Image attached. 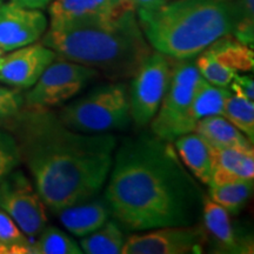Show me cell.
I'll use <instances>...</instances> for the list:
<instances>
[{
	"mask_svg": "<svg viewBox=\"0 0 254 254\" xmlns=\"http://www.w3.org/2000/svg\"><path fill=\"white\" fill-rule=\"evenodd\" d=\"M104 200L125 228L148 231L193 225L205 195L170 141L154 134L118 148Z\"/></svg>",
	"mask_w": 254,
	"mask_h": 254,
	"instance_id": "cell-1",
	"label": "cell"
},
{
	"mask_svg": "<svg viewBox=\"0 0 254 254\" xmlns=\"http://www.w3.org/2000/svg\"><path fill=\"white\" fill-rule=\"evenodd\" d=\"M38 194L53 213L94 198L106 183L117 140L71 129L50 109L24 107L8 129Z\"/></svg>",
	"mask_w": 254,
	"mask_h": 254,
	"instance_id": "cell-2",
	"label": "cell"
},
{
	"mask_svg": "<svg viewBox=\"0 0 254 254\" xmlns=\"http://www.w3.org/2000/svg\"><path fill=\"white\" fill-rule=\"evenodd\" d=\"M43 45L59 57L112 79L133 77L151 53L135 9H126L95 23L50 28L43 38Z\"/></svg>",
	"mask_w": 254,
	"mask_h": 254,
	"instance_id": "cell-3",
	"label": "cell"
},
{
	"mask_svg": "<svg viewBox=\"0 0 254 254\" xmlns=\"http://www.w3.org/2000/svg\"><path fill=\"white\" fill-rule=\"evenodd\" d=\"M150 45L172 59H192L220 38L233 34L231 0H173L153 11H136Z\"/></svg>",
	"mask_w": 254,
	"mask_h": 254,
	"instance_id": "cell-4",
	"label": "cell"
},
{
	"mask_svg": "<svg viewBox=\"0 0 254 254\" xmlns=\"http://www.w3.org/2000/svg\"><path fill=\"white\" fill-rule=\"evenodd\" d=\"M58 117L78 132L105 133L125 128L132 120L128 88L124 82L103 85L64 107Z\"/></svg>",
	"mask_w": 254,
	"mask_h": 254,
	"instance_id": "cell-5",
	"label": "cell"
},
{
	"mask_svg": "<svg viewBox=\"0 0 254 254\" xmlns=\"http://www.w3.org/2000/svg\"><path fill=\"white\" fill-rule=\"evenodd\" d=\"M201 78L192 59H174L172 75L158 112L151 120L155 136L172 142L178 136L194 131L192 103Z\"/></svg>",
	"mask_w": 254,
	"mask_h": 254,
	"instance_id": "cell-6",
	"label": "cell"
},
{
	"mask_svg": "<svg viewBox=\"0 0 254 254\" xmlns=\"http://www.w3.org/2000/svg\"><path fill=\"white\" fill-rule=\"evenodd\" d=\"M97 75V69L57 55L25 94V107L50 109L58 106L77 95Z\"/></svg>",
	"mask_w": 254,
	"mask_h": 254,
	"instance_id": "cell-7",
	"label": "cell"
},
{
	"mask_svg": "<svg viewBox=\"0 0 254 254\" xmlns=\"http://www.w3.org/2000/svg\"><path fill=\"white\" fill-rule=\"evenodd\" d=\"M173 60L160 52H151L132 79L128 91L131 117L138 126L151 123L158 112L172 75Z\"/></svg>",
	"mask_w": 254,
	"mask_h": 254,
	"instance_id": "cell-8",
	"label": "cell"
},
{
	"mask_svg": "<svg viewBox=\"0 0 254 254\" xmlns=\"http://www.w3.org/2000/svg\"><path fill=\"white\" fill-rule=\"evenodd\" d=\"M0 208L32 241L47 224L45 204L21 171L13 170L0 182Z\"/></svg>",
	"mask_w": 254,
	"mask_h": 254,
	"instance_id": "cell-9",
	"label": "cell"
},
{
	"mask_svg": "<svg viewBox=\"0 0 254 254\" xmlns=\"http://www.w3.org/2000/svg\"><path fill=\"white\" fill-rule=\"evenodd\" d=\"M133 234L124 243L123 254L200 253L205 232L198 226H168Z\"/></svg>",
	"mask_w": 254,
	"mask_h": 254,
	"instance_id": "cell-10",
	"label": "cell"
},
{
	"mask_svg": "<svg viewBox=\"0 0 254 254\" xmlns=\"http://www.w3.org/2000/svg\"><path fill=\"white\" fill-rule=\"evenodd\" d=\"M57 53L43 44L13 50L0 57V82L17 90H27L56 59Z\"/></svg>",
	"mask_w": 254,
	"mask_h": 254,
	"instance_id": "cell-11",
	"label": "cell"
},
{
	"mask_svg": "<svg viewBox=\"0 0 254 254\" xmlns=\"http://www.w3.org/2000/svg\"><path fill=\"white\" fill-rule=\"evenodd\" d=\"M47 27L45 14L13 2L0 6V49L13 51L31 45L44 36Z\"/></svg>",
	"mask_w": 254,
	"mask_h": 254,
	"instance_id": "cell-12",
	"label": "cell"
},
{
	"mask_svg": "<svg viewBox=\"0 0 254 254\" xmlns=\"http://www.w3.org/2000/svg\"><path fill=\"white\" fill-rule=\"evenodd\" d=\"M118 13L112 0H53L49 7L50 28L95 23Z\"/></svg>",
	"mask_w": 254,
	"mask_h": 254,
	"instance_id": "cell-13",
	"label": "cell"
},
{
	"mask_svg": "<svg viewBox=\"0 0 254 254\" xmlns=\"http://www.w3.org/2000/svg\"><path fill=\"white\" fill-rule=\"evenodd\" d=\"M63 226L75 237H85L109 220L110 209L104 199H88L56 213Z\"/></svg>",
	"mask_w": 254,
	"mask_h": 254,
	"instance_id": "cell-14",
	"label": "cell"
},
{
	"mask_svg": "<svg viewBox=\"0 0 254 254\" xmlns=\"http://www.w3.org/2000/svg\"><path fill=\"white\" fill-rule=\"evenodd\" d=\"M213 173L209 186L254 178V151L212 146Z\"/></svg>",
	"mask_w": 254,
	"mask_h": 254,
	"instance_id": "cell-15",
	"label": "cell"
},
{
	"mask_svg": "<svg viewBox=\"0 0 254 254\" xmlns=\"http://www.w3.org/2000/svg\"><path fill=\"white\" fill-rule=\"evenodd\" d=\"M174 145L179 153V158L190 173L194 174L200 183L209 186L213 173L212 146L195 132L178 136L174 140Z\"/></svg>",
	"mask_w": 254,
	"mask_h": 254,
	"instance_id": "cell-16",
	"label": "cell"
},
{
	"mask_svg": "<svg viewBox=\"0 0 254 254\" xmlns=\"http://www.w3.org/2000/svg\"><path fill=\"white\" fill-rule=\"evenodd\" d=\"M213 147L238 148L254 151L253 142L222 116H211L200 119L194 131Z\"/></svg>",
	"mask_w": 254,
	"mask_h": 254,
	"instance_id": "cell-17",
	"label": "cell"
},
{
	"mask_svg": "<svg viewBox=\"0 0 254 254\" xmlns=\"http://www.w3.org/2000/svg\"><path fill=\"white\" fill-rule=\"evenodd\" d=\"M201 212L204 215L206 230L212 234L222 250H227L228 252L243 253L245 252L244 250L250 249L246 240H241L237 237V232L232 226L227 209L215 204L205 195Z\"/></svg>",
	"mask_w": 254,
	"mask_h": 254,
	"instance_id": "cell-18",
	"label": "cell"
},
{
	"mask_svg": "<svg viewBox=\"0 0 254 254\" xmlns=\"http://www.w3.org/2000/svg\"><path fill=\"white\" fill-rule=\"evenodd\" d=\"M207 49L222 65L234 71H251L254 66V53L252 47L240 43L232 34L215 40Z\"/></svg>",
	"mask_w": 254,
	"mask_h": 254,
	"instance_id": "cell-19",
	"label": "cell"
},
{
	"mask_svg": "<svg viewBox=\"0 0 254 254\" xmlns=\"http://www.w3.org/2000/svg\"><path fill=\"white\" fill-rule=\"evenodd\" d=\"M232 93L226 87H219L200 78L192 103V119L195 124L211 116H221L224 104Z\"/></svg>",
	"mask_w": 254,
	"mask_h": 254,
	"instance_id": "cell-20",
	"label": "cell"
},
{
	"mask_svg": "<svg viewBox=\"0 0 254 254\" xmlns=\"http://www.w3.org/2000/svg\"><path fill=\"white\" fill-rule=\"evenodd\" d=\"M125 240L117 222L107 220L98 230L82 237L80 249L87 254H120Z\"/></svg>",
	"mask_w": 254,
	"mask_h": 254,
	"instance_id": "cell-21",
	"label": "cell"
},
{
	"mask_svg": "<svg viewBox=\"0 0 254 254\" xmlns=\"http://www.w3.org/2000/svg\"><path fill=\"white\" fill-rule=\"evenodd\" d=\"M252 192L253 179H243L222 185L209 186L207 196L228 212L238 213L246 205Z\"/></svg>",
	"mask_w": 254,
	"mask_h": 254,
	"instance_id": "cell-22",
	"label": "cell"
},
{
	"mask_svg": "<svg viewBox=\"0 0 254 254\" xmlns=\"http://www.w3.org/2000/svg\"><path fill=\"white\" fill-rule=\"evenodd\" d=\"M221 116L233 124L251 141H254V105L253 101L231 93L225 101Z\"/></svg>",
	"mask_w": 254,
	"mask_h": 254,
	"instance_id": "cell-23",
	"label": "cell"
},
{
	"mask_svg": "<svg viewBox=\"0 0 254 254\" xmlns=\"http://www.w3.org/2000/svg\"><path fill=\"white\" fill-rule=\"evenodd\" d=\"M37 254H80V245L65 232L45 226L34 241Z\"/></svg>",
	"mask_w": 254,
	"mask_h": 254,
	"instance_id": "cell-24",
	"label": "cell"
},
{
	"mask_svg": "<svg viewBox=\"0 0 254 254\" xmlns=\"http://www.w3.org/2000/svg\"><path fill=\"white\" fill-rule=\"evenodd\" d=\"M0 244L5 247L6 254L36 253L34 241H32L15 221L0 208Z\"/></svg>",
	"mask_w": 254,
	"mask_h": 254,
	"instance_id": "cell-25",
	"label": "cell"
},
{
	"mask_svg": "<svg viewBox=\"0 0 254 254\" xmlns=\"http://www.w3.org/2000/svg\"><path fill=\"white\" fill-rule=\"evenodd\" d=\"M198 56V59L195 60L196 68L206 81L219 87L230 86L234 75L237 74L234 69L219 63L208 49L200 52Z\"/></svg>",
	"mask_w": 254,
	"mask_h": 254,
	"instance_id": "cell-26",
	"label": "cell"
},
{
	"mask_svg": "<svg viewBox=\"0 0 254 254\" xmlns=\"http://www.w3.org/2000/svg\"><path fill=\"white\" fill-rule=\"evenodd\" d=\"M236 14L233 36L240 43L253 46L254 39V0H231Z\"/></svg>",
	"mask_w": 254,
	"mask_h": 254,
	"instance_id": "cell-27",
	"label": "cell"
},
{
	"mask_svg": "<svg viewBox=\"0 0 254 254\" xmlns=\"http://www.w3.org/2000/svg\"><path fill=\"white\" fill-rule=\"evenodd\" d=\"M25 107L20 90L0 86V129L8 131Z\"/></svg>",
	"mask_w": 254,
	"mask_h": 254,
	"instance_id": "cell-28",
	"label": "cell"
},
{
	"mask_svg": "<svg viewBox=\"0 0 254 254\" xmlns=\"http://www.w3.org/2000/svg\"><path fill=\"white\" fill-rule=\"evenodd\" d=\"M20 163V151L14 135L6 129H0V182Z\"/></svg>",
	"mask_w": 254,
	"mask_h": 254,
	"instance_id": "cell-29",
	"label": "cell"
},
{
	"mask_svg": "<svg viewBox=\"0 0 254 254\" xmlns=\"http://www.w3.org/2000/svg\"><path fill=\"white\" fill-rule=\"evenodd\" d=\"M231 92L233 94L239 95L244 99L253 101L254 99V81L252 77L249 75H239L237 73L233 80L230 84Z\"/></svg>",
	"mask_w": 254,
	"mask_h": 254,
	"instance_id": "cell-30",
	"label": "cell"
},
{
	"mask_svg": "<svg viewBox=\"0 0 254 254\" xmlns=\"http://www.w3.org/2000/svg\"><path fill=\"white\" fill-rule=\"evenodd\" d=\"M134 1L135 9L140 11H153L161 7L164 4H166L167 0H133Z\"/></svg>",
	"mask_w": 254,
	"mask_h": 254,
	"instance_id": "cell-31",
	"label": "cell"
},
{
	"mask_svg": "<svg viewBox=\"0 0 254 254\" xmlns=\"http://www.w3.org/2000/svg\"><path fill=\"white\" fill-rule=\"evenodd\" d=\"M53 0H11V2H13L15 5L23 6V7H27V8H36V9L45 8Z\"/></svg>",
	"mask_w": 254,
	"mask_h": 254,
	"instance_id": "cell-32",
	"label": "cell"
},
{
	"mask_svg": "<svg viewBox=\"0 0 254 254\" xmlns=\"http://www.w3.org/2000/svg\"><path fill=\"white\" fill-rule=\"evenodd\" d=\"M112 2L114 7L118 9L119 12L126 11V9H135L134 1L133 0H112Z\"/></svg>",
	"mask_w": 254,
	"mask_h": 254,
	"instance_id": "cell-33",
	"label": "cell"
},
{
	"mask_svg": "<svg viewBox=\"0 0 254 254\" xmlns=\"http://www.w3.org/2000/svg\"><path fill=\"white\" fill-rule=\"evenodd\" d=\"M0 254H6V250H5V247L1 245V244H0Z\"/></svg>",
	"mask_w": 254,
	"mask_h": 254,
	"instance_id": "cell-34",
	"label": "cell"
},
{
	"mask_svg": "<svg viewBox=\"0 0 254 254\" xmlns=\"http://www.w3.org/2000/svg\"><path fill=\"white\" fill-rule=\"evenodd\" d=\"M2 55H4V51H2L1 49H0V57H1Z\"/></svg>",
	"mask_w": 254,
	"mask_h": 254,
	"instance_id": "cell-35",
	"label": "cell"
},
{
	"mask_svg": "<svg viewBox=\"0 0 254 254\" xmlns=\"http://www.w3.org/2000/svg\"><path fill=\"white\" fill-rule=\"evenodd\" d=\"M1 4H2V2H1V0H0V6H1Z\"/></svg>",
	"mask_w": 254,
	"mask_h": 254,
	"instance_id": "cell-36",
	"label": "cell"
}]
</instances>
